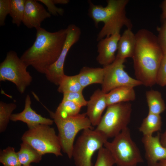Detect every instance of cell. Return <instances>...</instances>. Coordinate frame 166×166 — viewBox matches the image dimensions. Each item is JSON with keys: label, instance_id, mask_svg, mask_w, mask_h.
I'll use <instances>...</instances> for the list:
<instances>
[{"label": "cell", "instance_id": "37", "mask_svg": "<svg viewBox=\"0 0 166 166\" xmlns=\"http://www.w3.org/2000/svg\"><path fill=\"white\" fill-rule=\"evenodd\" d=\"M53 1L55 4H66L69 2L68 0H53Z\"/></svg>", "mask_w": 166, "mask_h": 166}, {"label": "cell", "instance_id": "31", "mask_svg": "<svg viewBox=\"0 0 166 166\" xmlns=\"http://www.w3.org/2000/svg\"><path fill=\"white\" fill-rule=\"evenodd\" d=\"M156 83L161 86H166V53H164L157 73Z\"/></svg>", "mask_w": 166, "mask_h": 166}, {"label": "cell", "instance_id": "3", "mask_svg": "<svg viewBox=\"0 0 166 166\" xmlns=\"http://www.w3.org/2000/svg\"><path fill=\"white\" fill-rule=\"evenodd\" d=\"M104 147L111 153L117 166H136L143 161L128 127L114 137L112 141L107 140Z\"/></svg>", "mask_w": 166, "mask_h": 166}, {"label": "cell", "instance_id": "11", "mask_svg": "<svg viewBox=\"0 0 166 166\" xmlns=\"http://www.w3.org/2000/svg\"><path fill=\"white\" fill-rule=\"evenodd\" d=\"M128 2V0H115L112 11L97 35V41L116 33H120L121 30L124 26L127 29H131L132 25L126 16L125 11Z\"/></svg>", "mask_w": 166, "mask_h": 166}, {"label": "cell", "instance_id": "6", "mask_svg": "<svg viewBox=\"0 0 166 166\" xmlns=\"http://www.w3.org/2000/svg\"><path fill=\"white\" fill-rule=\"evenodd\" d=\"M95 129L107 138L114 137L128 127L131 117L132 105L129 102L108 106Z\"/></svg>", "mask_w": 166, "mask_h": 166}, {"label": "cell", "instance_id": "16", "mask_svg": "<svg viewBox=\"0 0 166 166\" xmlns=\"http://www.w3.org/2000/svg\"><path fill=\"white\" fill-rule=\"evenodd\" d=\"M106 93L97 89L93 94L87 101L86 113L92 126H97L102 118V115L107 105Z\"/></svg>", "mask_w": 166, "mask_h": 166}, {"label": "cell", "instance_id": "28", "mask_svg": "<svg viewBox=\"0 0 166 166\" xmlns=\"http://www.w3.org/2000/svg\"><path fill=\"white\" fill-rule=\"evenodd\" d=\"M0 162L4 166H21L14 148L8 147L1 151Z\"/></svg>", "mask_w": 166, "mask_h": 166}, {"label": "cell", "instance_id": "2", "mask_svg": "<svg viewBox=\"0 0 166 166\" xmlns=\"http://www.w3.org/2000/svg\"><path fill=\"white\" fill-rule=\"evenodd\" d=\"M36 38L33 45L20 57L28 67L31 66L45 74L58 58L65 43L66 29L51 32L41 27L36 29Z\"/></svg>", "mask_w": 166, "mask_h": 166}, {"label": "cell", "instance_id": "23", "mask_svg": "<svg viewBox=\"0 0 166 166\" xmlns=\"http://www.w3.org/2000/svg\"><path fill=\"white\" fill-rule=\"evenodd\" d=\"M21 164L29 166L31 163H38L41 160L42 156L29 144L23 142L20 150L17 152Z\"/></svg>", "mask_w": 166, "mask_h": 166}, {"label": "cell", "instance_id": "12", "mask_svg": "<svg viewBox=\"0 0 166 166\" xmlns=\"http://www.w3.org/2000/svg\"><path fill=\"white\" fill-rule=\"evenodd\" d=\"M51 14L37 0H26L22 23L27 28L37 29Z\"/></svg>", "mask_w": 166, "mask_h": 166}, {"label": "cell", "instance_id": "26", "mask_svg": "<svg viewBox=\"0 0 166 166\" xmlns=\"http://www.w3.org/2000/svg\"><path fill=\"white\" fill-rule=\"evenodd\" d=\"M26 0H10V15L12 23L19 27L22 22Z\"/></svg>", "mask_w": 166, "mask_h": 166}, {"label": "cell", "instance_id": "24", "mask_svg": "<svg viewBox=\"0 0 166 166\" xmlns=\"http://www.w3.org/2000/svg\"><path fill=\"white\" fill-rule=\"evenodd\" d=\"M57 91L63 94L69 92H82L84 89L79 81L77 75H65L60 82Z\"/></svg>", "mask_w": 166, "mask_h": 166}, {"label": "cell", "instance_id": "27", "mask_svg": "<svg viewBox=\"0 0 166 166\" xmlns=\"http://www.w3.org/2000/svg\"><path fill=\"white\" fill-rule=\"evenodd\" d=\"M17 108L14 103H7L0 101V131H4L6 129L13 112Z\"/></svg>", "mask_w": 166, "mask_h": 166}, {"label": "cell", "instance_id": "8", "mask_svg": "<svg viewBox=\"0 0 166 166\" xmlns=\"http://www.w3.org/2000/svg\"><path fill=\"white\" fill-rule=\"evenodd\" d=\"M27 67L16 52L9 51L0 64V81L11 82L20 93H23L33 80Z\"/></svg>", "mask_w": 166, "mask_h": 166}, {"label": "cell", "instance_id": "9", "mask_svg": "<svg viewBox=\"0 0 166 166\" xmlns=\"http://www.w3.org/2000/svg\"><path fill=\"white\" fill-rule=\"evenodd\" d=\"M125 59L116 57L111 64L103 66L104 77L101 90L107 93L113 89L122 86L133 87L142 85L141 82L131 77L124 70Z\"/></svg>", "mask_w": 166, "mask_h": 166}, {"label": "cell", "instance_id": "30", "mask_svg": "<svg viewBox=\"0 0 166 166\" xmlns=\"http://www.w3.org/2000/svg\"><path fill=\"white\" fill-rule=\"evenodd\" d=\"M62 101H72L81 107L86 106L87 101L85 99L82 92H69L63 94Z\"/></svg>", "mask_w": 166, "mask_h": 166}, {"label": "cell", "instance_id": "1", "mask_svg": "<svg viewBox=\"0 0 166 166\" xmlns=\"http://www.w3.org/2000/svg\"><path fill=\"white\" fill-rule=\"evenodd\" d=\"M136 42L132 58L136 79L142 85L151 87L156 83L157 73L164 53L157 37L143 29L135 34Z\"/></svg>", "mask_w": 166, "mask_h": 166}, {"label": "cell", "instance_id": "14", "mask_svg": "<svg viewBox=\"0 0 166 166\" xmlns=\"http://www.w3.org/2000/svg\"><path fill=\"white\" fill-rule=\"evenodd\" d=\"M121 36L120 33H117L99 41L97 45L98 54L96 59L99 64L105 66L115 61Z\"/></svg>", "mask_w": 166, "mask_h": 166}, {"label": "cell", "instance_id": "10", "mask_svg": "<svg viewBox=\"0 0 166 166\" xmlns=\"http://www.w3.org/2000/svg\"><path fill=\"white\" fill-rule=\"evenodd\" d=\"M66 29V38L61 53L57 60L49 68L44 74L48 81L57 86L65 75L64 66L68 52L71 47L78 41L81 34L80 29L73 24L69 25Z\"/></svg>", "mask_w": 166, "mask_h": 166}, {"label": "cell", "instance_id": "36", "mask_svg": "<svg viewBox=\"0 0 166 166\" xmlns=\"http://www.w3.org/2000/svg\"><path fill=\"white\" fill-rule=\"evenodd\" d=\"M160 140L162 145L166 148V130L160 135Z\"/></svg>", "mask_w": 166, "mask_h": 166}, {"label": "cell", "instance_id": "22", "mask_svg": "<svg viewBox=\"0 0 166 166\" xmlns=\"http://www.w3.org/2000/svg\"><path fill=\"white\" fill-rule=\"evenodd\" d=\"M162 124L160 115L148 113L143 119L139 130L143 136H152L154 132L160 130Z\"/></svg>", "mask_w": 166, "mask_h": 166}, {"label": "cell", "instance_id": "35", "mask_svg": "<svg viewBox=\"0 0 166 166\" xmlns=\"http://www.w3.org/2000/svg\"><path fill=\"white\" fill-rule=\"evenodd\" d=\"M162 10L161 18L162 20L166 18V0L163 1L160 5Z\"/></svg>", "mask_w": 166, "mask_h": 166}, {"label": "cell", "instance_id": "18", "mask_svg": "<svg viewBox=\"0 0 166 166\" xmlns=\"http://www.w3.org/2000/svg\"><path fill=\"white\" fill-rule=\"evenodd\" d=\"M134 88L128 86H121L115 88L107 93V107L117 103L134 101L136 95Z\"/></svg>", "mask_w": 166, "mask_h": 166}, {"label": "cell", "instance_id": "29", "mask_svg": "<svg viewBox=\"0 0 166 166\" xmlns=\"http://www.w3.org/2000/svg\"><path fill=\"white\" fill-rule=\"evenodd\" d=\"M95 164L93 166H113L114 160L109 152L103 147L99 150Z\"/></svg>", "mask_w": 166, "mask_h": 166}, {"label": "cell", "instance_id": "4", "mask_svg": "<svg viewBox=\"0 0 166 166\" xmlns=\"http://www.w3.org/2000/svg\"><path fill=\"white\" fill-rule=\"evenodd\" d=\"M47 109L57 127L58 136L61 149L69 159H71L76 136L81 130L88 128L93 129L90 121L86 113L61 118L56 116L52 111Z\"/></svg>", "mask_w": 166, "mask_h": 166}, {"label": "cell", "instance_id": "5", "mask_svg": "<svg viewBox=\"0 0 166 166\" xmlns=\"http://www.w3.org/2000/svg\"><path fill=\"white\" fill-rule=\"evenodd\" d=\"M21 139L42 155L46 153L53 154L57 156L62 155L58 136L54 128L49 125L40 124L30 128Z\"/></svg>", "mask_w": 166, "mask_h": 166}, {"label": "cell", "instance_id": "39", "mask_svg": "<svg viewBox=\"0 0 166 166\" xmlns=\"http://www.w3.org/2000/svg\"><path fill=\"white\" fill-rule=\"evenodd\" d=\"M30 166V165H29V166H24V165H23V166Z\"/></svg>", "mask_w": 166, "mask_h": 166}, {"label": "cell", "instance_id": "15", "mask_svg": "<svg viewBox=\"0 0 166 166\" xmlns=\"http://www.w3.org/2000/svg\"><path fill=\"white\" fill-rule=\"evenodd\" d=\"M31 104V98L29 95H27L25 98L23 110L20 113L12 114L10 120L14 121H22L27 124L29 128L40 124L49 126L53 124V120L43 117L38 114L32 109Z\"/></svg>", "mask_w": 166, "mask_h": 166}, {"label": "cell", "instance_id": "19", "mask_svg": "<svg viewBox=\"0 0 166 166\" xmlns=\"http://www.w3.org/2000/svg\"><path fill=\"white\" fill-rule=\"evenodd\" d=\"M103 68L83 67L77 74L79 82L83 89L93 84L103 83L104 77Z\"/></svg>", "mask_w": 166, "mask_h": 166}, {"label": "cell", "instance_id": "17", "mask_svg": "<svg viewBox=\"0 0 166 166\" xmlns=\"http://www.w3.org/2000/svg\"><path fill=\"white\" fill-rule=\"evenodd\" d=\"M136 42V37L131 30L127 29L124 31L119 40L116 57L125 59L132 57Z\"/></svg>", "mask_w": 166, "mask_h": 166}, {"label": "cell", "instance_id": "13", "mask_svg": "<svg viewBox=\"0 0 166 166\" xmlns=\"http://www.w3.org/2000/svg\"><path fill=\"white\" fill-rule=\"evenodd\" d=\"M159 133L155 136H143L142 139L148 166H157L158 163L166 159V148L161 143Z\"/></svg>", "mask_w": 166, "mask_h": 166}, {"label": "cell", "instance_id": "21", "mask_svg": "<svg viewBox=\"0 0 166 166\" xmlns=\"http://www.w3.org/2000/svg\"><path fill=\"white\" fill-rule=\"evenodd\" d=\"M145 95L149 113L160 115L164 111L166 105L160 92L152 89L147 91Z\"/></svg>", "mask_w": 166, "mask_h": 166}, {"label": "cell", "instance_id": "32", "mask_svg": "<svg viewBox=\"0 0 166 166\" xmlns=\"http://www.w3.org/2000/svg\"><path fill=\"white\" fill-rule=\"evenodd\" d=\"M162 23L158 28L157 39L158 43L164 53H166V18L162 20Z\"/></svg>", "mask_w": 166, "mask_h": 166}, {"label": "cell", "instance_id": "34", "mask_svg": "<svg viewBox=\"0 0 166 166\" xmlns=\"http://www.w3.org/2000/svg\"><path fill=\"white\" fill-rule=\"evenodd\" d=\"M46 6L48 12L50 14L55 16L63 15L64 13V9L61 8L56 7L54 3L53 0H38Z\"/></svg>", "mask_w": 166, "mask_h": 166}, {"label": "cell", "instance_id": "7", "mask_svg": "<svg viewBox=\"0 0 166 166\" xmlns=\"http://www.w3.org/2000/svg\"><path fill=\"white\" fill-rule=\"evenodd\" d=\"M108 138L95 129L83 130L74 144L72 157L76 166H92V159L94 153L104 147Z\"/></svg>", "mask_w": 166, "mask_h": 166}, {"label": "cell", "instance_id": "20", "mask_svg": "<svg viewBox=\"0 0 166 166\" xmlns=\"http://www.w3.org/2000/svg\"><path fill=\"white\" fill-rule=\"evenodd\" d=\"M115 0H107L105 7L95 5L90 1L88 2V15L94 21L96 26H98L99 22L104 23L106 21L113 9Z\"/></svg>", "mask_w": 166, "mask_h": 166}, {"label": "cell", "instance_id": "38", "mask_svg": "<svg viewBox=\"0 0 166 166\" xmlns=\"http://www.w3.org/2000/svg\"><path fill=\"white\" fill-rule=\"evenodd\" d=\"M157 166H166V159L159 161L157 164Z\"/></svg>", "mask_w": 166, "mask_h": 166}, {"label": "cell", "instance_id": "25", "mask_svg": "<svg viewBox=\"0 0 166 166\" xmlns=\"http://www.w3.org/2000/svg\"><path fill=\"white\" fill-rule=\"evenodd\" d=\"M81 108L71 101H62L56 111L52 112L56 117L61 118H65L79 114Z\"/></svg>", "mask_w": 166, "mask_h": 166}, {"label": "cell", "instance_id": "33", "mask_svg": "<svg viewBox=\"0 0 166 166\" xmlns=\"http://www.w3.org/2000/svg\"><path fill=\"white\" fill-rule=\"evenodd\" d=\"M10 10V0H0V26H4L5 20Z\"/></svg>", "mask_w": 166, "mask_h": 166}]
</instances>
